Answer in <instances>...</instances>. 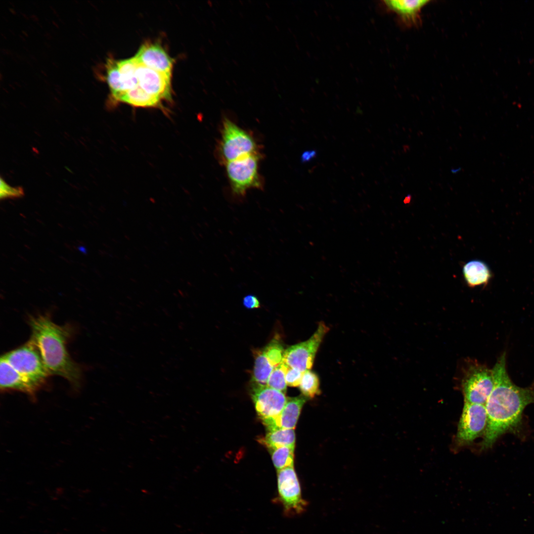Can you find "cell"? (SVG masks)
I'll list each match as a JSON object with an SVG mask.
<instances>
[{"label":"cell","mask_w":534,"mask_h":534,"mask_svg":"<svg viewBox=\"0 0 534 534\" xmlns=\"http://www.w3.org/2000/svg\"><path fill=\"white\" fill-rule=\"evenodd\" d=\"M492 370L494 386L485 404L488 421L482 443L483 449L491 447L502 435L517 431L522 423L524 409L534 403V388L518 387L509 378L505 353L499 357Z\"/></svg>","instance_id":"cell-1"},{"label":"cell","mask_w":534,"mask_h":534,"mask_svg":"<svg viewBox=\"0 0 534 534\" xmlns=\"http://www.w3.org/2000/svg\"><path fill=\"white\" fill-rule=\"evenodd\" d=\"M29 324L32 332L30 339L38 348L49 374L62 377L78 387L80 368L71 358L66 347L70 328L56 324L46 314L31 316Z\"/></svg>","instance_id":"cell-2"},{"label":"cell","mask_w":534,"mask_h":534,"mask_svg":"<svg viewBox=\"0 0 534 534\" xmlns=\"http://www.w3.org/2000/svg\"><path fill=\"white\" fill-rule=\"evenodd\" d=\"M15 370L42 386L48 373L40 351L30 339L26 343L1 356Z\"/></svg>","instance_id":"cell-3"},{"label":"cell","mask_w":534,"mask_h":534,"mask_svg":"<svg viewBox=\"0 0 534 534\" xmlns=\"http://www.w3.org/2000/svg\"><path fill=\"white\" fill-rule=\"evenodd\" d=\"M273 502L280 506L285 517L305 512L308 502L302 497L299 481L293 466L277 470V495Z\"/></svg>","instance_id":"cell-4"},{"label":"cell","mask_w":534,"mask_h":534,"mask_svg":"<svg viewBox=\"0 0 534 534\" xmlns=\"http://www.w3.org/2000/svg\"><path fill=\"white\" fill-rule=\"evenodd\" d=\"M259 156L257 153L226 163V172L233 194L243 197L252 188H261L258 172Z\"/></svg>","instance_id":"cell-5"},{"label":"cell","mask_w":534,"mask_h":534,"mask_svg":"<svg viewBox=\"0 0 534 534\" xmlns=\"http://www.w3.org/2000/svg\"><path fill=\"white\" fill-rule=\"evenodd\" d=\"M461 386L464 402L485 405L494 386L492 369L477 362L465 368Z\"/></svg>","instance_id":"cell-6"},{"label":"cell","mask_w":534,"mask_h":534,"mask_svg":"<svg viewBox=\"0 0 534 534\" xmlns=\"http://www.w3.org/2000/svg\"><path fill=\"white\" fill-rule=\"evenodd\" d=\"M219 151L226 163L257 153V144L249 134L228 118H224Z\"/></svg>","instance_id":"cell-7"},{"label":"cell","mask_w":534,"mask_h":534,"mask_svg":"<svg viewBox=\"0 0 534 534\" xmlns=\"http://www.w3.org/2000/svg\"><path fill=\"white\" fill-rule=\"evenodd\" d=\"M328 330V327L323 322H320L310 338L285 350L282 362L288 367L303 372L310 370L317 351Z\"/></svg>","instance_id":"cell-8"},{"label":"cell","mask_w":534,"mask_h":534,"mask_svg":"<svg viewBox=\"0 0 534 534\" xmlns=\"http://www.w3.org/2000/svg\"><path fill=\"white\" fill-rule=\"evenodd\" d=\"M487 421L485 405L464 402L456 434L458 443L468 444L484 435Z\"/></svg>","instance_id":"cell-9"},{"label":"cell","mask_w":534,"mask_h":534,"mask_svg":"<svg viewBox=\"0 0 534 534\" xmlns=\"http://www.w3.org/2000/svg\"><path fill=\"white\" fill-rule=\"evenodd\" d=\"M251 396L261 419L277 416L283 409L287 400L284 393L267 385L253 382Z\"/></svg>","instance_id":"cell-10"},{"label":"cell","mask_w":534,"mask_h":534,"mask_svg":"<svg viewBox=\"0 0 534 534\" xmlns=\"http://www.w3.org/2000/svg\"><path fill=\"white\" fill-rule=\"evenodd\" d=\"M138 85L162 103L172 99L171 76L138 63L136 71Z\"/></svg>","instance_id":"cell-11"},{"label":"cell","mask_w":534,"mask_h":534,"mask_svg":"<svg viewBox=\"0 0 534 534\" xmlns=\"http://www.w3.org/2000/svg\"><path fill=\"white\" fill-rule=\"evenodd\" d=\"M134 58L140 65L171 76L174 59L158 43L143 44Z\"/></svg>","instance_id":"cell-12"},{"label":"cell","mask_w":534,"mask_h":534,"mask_svg":"<svg viewBox=\"0 0 534 534\" xmlns=\"http://www.w3.org/2000/svg\"><path fill=\"white\" fill-rule=\"evenodd\" d=\"M0 385L1 390L3 391L15 390L33 396L41 387L15 370L2 357L0 361Z\"/></svg>","instance_id":"cell-13"},{"label":"cell","mask_w":534,"mask_h":534,"mask_svg":"<svg viewBox=\"0 0 534 534\" xmlns=\"http://www.w3.org/2000/svg\"><path fill=\"white\" fill-rule=\"evenodd\" d=\"M306 401L305 397L287 398L286 403L277 416L262 419L268 431L279 429H294L302 408Z\"/></svg>","instance_id":"cell-14"},{"label":"cell","mask_w":534,"mask_h":534,"mask_svg":"<svg viewBox=\"0 0 534 534\" xmlns=\"http://www.w3.org/2000/svg\"><path fill=\"white\" fill-rule=\"evenodd\" d=\"M429 0H385V5L396 13L400 22L407 27H417L421 24V11Z\"/></svg>","instance_id":"cell-15"},{"label":"cell","mask_w":534,"mask_h":534,"mask_svg":"<svg viewBox=\"0 0 534 534\" xmlns=\"http://www.w3.org/2000/svg\"><path fill=\"white\" fill-rule=\"evenodd\" d=\"M463 274L467 285L471 287L486 284L491 277L488 266L479 260L470 261L465 264Z\"/></svg>","instance_id":"cell-16"},{"label":"cell","mask_w":534,"mask_h":534,"mask_svg":"<svg viewBox=\"0 0 534 534\" xmlns=\"http://www.w3.org/2000/svg\"><path fill=\"white\" fill-rule=\"evenodd\" d=\"M117 102L137 107L164 108L161 101L148 94L138 85L123 94Z\"/></svg>","instance_id":"cell-17"},{"label":"cell","mask_w":534,"mask_h":534,"mask_svg":"<svg viewBox=\"0 0 534 534\" xmlns=\"http://www.w3.org/2000/svg\"><path fill=\"white\" fill-rule=\"evenodd\" d=\"M260 441L269 450L284 446L295 447V431L293 429H279L268 431Z\"/></svg>","instance_id":"cell-18"},{"label":"cell","mask_w":534,"mask_h":534,"mask_svg":"<svg viewBox=\"0 0 534 534\" xmlns=\"http://www.w3.org/2000/svg\"><path fill=\"white\" fill-rule=\"evenodd\" d=\"M106 81L110 88L112 99L117 102L124 93L123 85L117 60L108 58L105 64Z\"/></svg>","instance_id":"cell-19"},{"label":"cell","mask_w":534,"mask_h":534,"mask_svg":"<svg viewBox=\"0 0 534 534\" xmlns=\"http://www.w3.org/2000/svg\"><path fill=\"white\" fill-rule=\"evenodd\" d=\"M254 355L255 361L252 382L266 385L267 379L274 367L265 355L262 349L254 351Z\"/></svg>","instance_id":"cell-20"},{"label":"cell","mask_w":534,"mask_h":534,"mask_svg":"<svg viewBox=\"0 0 534 534\" xmlns=\"http://www.w3.org/2000/svg\"><path fill=\"white\" fill-rule=\"evenodd\" d=\"M117 62L122 78L124 94L138 84L136 76L138 63L134 57L130 59L117 60Z\"/></svg>","instance_id":"cell-21"},{"label":"cell","mask_w":534,"mask_h":534,"mask_svg":"<svg viewBox=\"0 0 534 534\" xmlns=\"http://www.w3.org/2000/svg\"><path fill=\"white\" fill-rule=\"evenodd\" d=\"M294 447L284 446L269 450L275 467L277 470L293 466Z\"/></svg>","instance_id":"cell-22"},{"label":"cell","mask_w":534,"mask_h":534,"mask_svg":"<svg viewBox=\"0 0 534 534\" xmlns=\"http://www.w3.org/2000/svg\"><path fill=\"white\" fill-rule=\"evenodd\" d=\"M300 389L304 396L313 398L320 393L319 380L316 374L310 370L303 373Z\"/></svg>","instance_id":"cell-23"},{"label":"cell","mask_w":534,"mask_h":534,"mask_svg":"<svg viewBox=\"0 0 534 534\" xmlns=\"http://www.w3.org/2000/svg\"><path fill=\"white\" fill-rule=\"evenodd\" d=\"M288 367L283 362L275 367L267 379V385L285 394L287 386L285 380V374Z\"/></svg>","instance_id":"cell-24"},{"label":"cell","mask_w":534,"mask_h":534,"mask_svg":"<svg viewBox=\"0 0 534 534\" xmlns=\"http://www.w3.org/2000/svg\"><path fill=\"white\" fill-rule=\"evenodd\" d=\"M262 350L274 368L282 362L285 350L278 340H272Z\"/></svg>","instance_id":"cell-25"},{"label":"cell","mask_w":534,"mask_h":534,"mask_svg":"<svg viewBox=\"0 0 534 534\" xmlns=\"http://www.w3.org/2000/svg\"><path fill=\"white\" fill-rule=\"evenodd\" d=\"M0 198L1 199L18 198L23 196L24 190L21 187H13L0 178Z\"/></svg>","instance_id":"cell-26"},{"label":"cell","mask_w":534,"mask_h":534,"mask_svg":"<svg viewBox=\"0 0 534 534\" xmlns=\"http://www.w3.org/2000/svg\"><path fill=\"white\" fill-rule=\"evenodd\" d=\"M303 373L299 369L288 367L285 374V380L287 385L291 387L299 386Z\"/></svg>","instance_id":"cell-27"},{"label":"cell","mask_w":534,"mask_h":534,"mask_svg":"<svg viewBox=\"0 0 534 534\" xmlns=\"http://www.w3.org/2000/svg\"><path fill=\"white\" fill-rule=\"evenodd\" d=\"M243 306L247 309H257L260 307V303L257 297L253 295H248L243 299Z\"/></svg>","instance_id":"cell-28"},{"label":"cell","mask_w":534,"mask_h":534,"mask_svg":"<svg viewBox=\"0 0 534 534\" xmlns=\"http://www.w3.org/2000/svg\"><path fill=\"white\" fill-rule=\"evenodd\" d=\"M316 152L314 150H309L304 152L301 157L302 162H308L314 158Z\"/></svg>","instance_id":"cell-29"}]
</instances>
